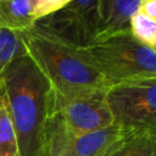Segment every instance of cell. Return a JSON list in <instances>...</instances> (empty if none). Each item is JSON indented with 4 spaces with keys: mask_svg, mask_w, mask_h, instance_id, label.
I'll list each match as a JSON object with an SVG mask.
<instances>
[{
    "mask_svg": "<svg viewBox=\"0 0 156 156\" xmlns=\"http://www.w3.org/2000/svg\"><path fill=\"white\" fill-rule=\"evenodd\" d=\"M26 52L56 95L107 91L110 84L87 61L80 50L35 24L22 33Z\"/></svg>",
    "mask_w": 156,
    "mask_h": 156,
    "instance_id": "obj_1",
    "label": "cell"
},
{
    "mask_svg": "<svg viewBox=\"0 0 156 156\" xmlns=\"http://www.w3.org/2000/svg\"><path fill=\"white\" fill-rule=\"evenodd\" d=\"M0 79L21 156H30L41 140L49 118V83L28 55L11 63L0 74Z\"/></svg>",
    "mask_w": 156,
    "mask_h": 156,
    "instance_id": "obj_2",
    "label": "cell"
},
{
    "mask_svg": "<svg viewBox=\"0 0 156 156\" xmlns=\"http://www.w3.org/2000/svg\"><path fill=\"white\" fill-rule=\"evenodd\" d=\"M78 49L110 87L156 78L155 50L140 44L130 30L94 39Z\"/></svg>",
    "mask_w": 156,
    "mask_h": 156,
    "instance_id": "obj_3",
    "label": "cell"
},
{
    "mask_svg": "<svg viewBox=\"0 0 156 156\" xmlns=\"http://www.w3.org/2000/svg\"><path fill=\"white\" fill-rule=\"evenodd\" d=\"M48 113L49 118L57 121L69 135L85 134L113 123L106 102V91H85L73 95H56L50 91Z\"/></svg>",
    "mask_w": 156,
    "mask_h": 156,
    "instance_id": "obj_4",
    "label": "cell"
},
{
    "mask_svg": "<svg viewBox=\"0 0 156 156\" xmlns=\"http://www.w3.org/2000/svg\"><path fill=\"white\" fill-rule=\"evenodd\" d=\"M106 102L113 122L123 128H156V78L111 85Z\"/></svg>",
    "mask_w": 156,
    "mask_h": 156,
    "instance_id": "obj_5",
    "label": "cell"
},
{
    "mask_svg": "<svg viewBox=\"0 0 156 156\" xmlns=\"http://www.w3.org/2000/svg\"><path fill=\"white\" fill-rule=\"evenodd\" d=\"M98 11L99 0H68L37 24L76 48H84L96 37Z\"/></svg>",
    "mask_w": 156,
    "mask_h": 156,
    "instance_id": "obj_6",
    "label": "cell"
},
{
    "mask_svg": "<svg viewBox=\"0 0 156 156\" xmlns=\"http://www.w3.org/2000/svg\"><path fill=\"white\" fill-rule=\"evenodd\" d=\"M140 4L141 0H99L95 39L129 30L130 17Z\"/></svg>",
    "mask_w": 156,
    "mask_h": 156,
    "instance_id": "obj_7",
    "label": "cell"
},
{
    "mask_svg": "<svg viewBox=\"0 0 156 156\" xmlns=\"http://www.w3.org/2000/svg\"><path fill=\"white\" fill-rule=\"evenodd\" d=\"M38 21L37 0H0V28L24 33Z\"/></svg>",
    "mask_w": 156,
    "mask_h": 156,
    "instance_id": "obj_8",
    "label": "cell"
},
{
    "mask_svg": "<svg viewBox=\"0 0 156 156\" xmlns=\"http://www.w3.org/2000/svg\"><path fill=\"white\" fill-rule=\"evenodd\" d=\"M104 156H156V128H127Z\"/></svg>",
    "mask_w": 156,
    "mask_h": 156,
    "instance_id": "obj_9",
    "label": "cell"
},
{
    "mask_svg": "<svg viewBox=\"0 0 156 156\" xmlns=\"http://www.w3.org/2000/svg\"><path fill=\"white\" fill-rule=\"evenodd\" d=\"M0 156H21L6 95H0Z\"/></svg>",
    "mask_w": 156,
    "mask_h": 156,
    "instance_id": "obj_10",
    "label": "cell"
},
{
    "mask_svg": "<svg viewBox=\"0 0 156 156\" xmlns=\"http://www.w3.org/2000/svg\"><path fill=\"white\" fill-rule=\"evenodd\" d=\"M24 55L27 52L22 33L0 28V74Z\"/></svg>",
    "mask_w": 156,
    "mask_h": 156,
    "instance_id": "obj_11",
    "label": "cell"
},
{
    "mask_svg": "<svg viewBox=\"0 0 156 156\" xmlns=\"http://www.w3.org/2000/svg\"><path fill=\"white\" fill-rule=\"evenodd\" d=\"M129 30L134 39L151 49H156V20L138 10L129 22Z\"/></svg>",
    "mask_w": 156,
    "mask_h": 156,
    "instance_id": "obj_12",
    "label": "cell"
},
{
    "mask_svg": "<svg viewBox=\"0 0 156 156\" xmlns=\"http://www.w3.org/2000/svg\"><path fill=\"white\" fill-rule=\"evenodd\" d=\"M30 156H58L52 146L51 140L49 139L48 134L45 133V130L43 133V136H41V140L38 145V147Z\"/></svg>",
    "mask_w": 156,
    "mask_h": 156,
    "instance_id": "obj_13",
    "label": "cell"
},
{
    "mask_svg": "<svg viewBox=\"0 0 156 156\" xmlns=\"http://www.w3.org/2000/svg\"><path fill=\"white\" fill-rule=\"evenodd\" d=\"M139 10L146 16L156 20V1L155 0H141Z\"/></svg>",
    "mask_w": 156,
    "mask_h": 156,
    "instance_id": "obj_14",
    "label": "cell"
},
{
    "mask_svg": "<svg viewBox=\"0 0 156 156\" xmlns=\"http://www.w3.org/2000/svg\"><path fill=\"white\" fill-rule=\"evenodd\" d=\"M2 94V84H1V79H0V95Z\"/></svg>",
    "mask_w": 156,
    "mask_h": 156,
    "instance_id": "obj_15",
    "label": "cell"
}]
</instances>
